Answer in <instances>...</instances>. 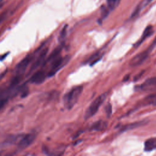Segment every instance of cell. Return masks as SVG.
<instances>
[{
	"label": "cell",
	"instance_id": "4fadbf2b",
	"mask_svg": "<svg viewBox=\"0 0 156 156\" xmlns=\"http://www.w3.org/2000/svg\"><path fill=\"white\" fill-rule=\"evenodd\" d=\"M156 149V137H152L147 139L144 142V150L146 152H151Z\"/></svg>",
	"mask_w": 156,
	"mask_h": 156
},
{
	"label": "cell",
	"instance_id": "277c9868",
	"mask_svg": "<svg viewBox=\"0 0 156 156\" xmlns=\"http://www.w3.org/2000/svg\"><path fill=\"white\" fill-rule=\"evenodd\" d=\"M150 52H151L147 49L146 50L137 54L130 60L129 66L130 67H135L141 65L147 59Z\"/></svg>",
	"mask_w": 156,
	"mask_h": 156
},
{
	"label": "cell",
	"instance_id": "cb8c5ba5",
	"mask_svg": "<svg viewBox=\"0 0 156 156\" xmlns=\"http://www.w3.org/2000/svg\"><path fill=\"white\" fill-rule=\"evenodd\" d=\"M7 101V99H0V110L2 108V107L5 105Z\"/></svg>",
	"mask_w": 156,
	"mask_h": 156
},
{
	"label": "cell",
	"instance_id": "ac0fdd59",
	"mask_svg": "<svg viewBox=\"0 0 156 156\" xmlns=\"http://www.w3.org/2000/svg\"><path fill=\"white\" fill-rule=\"evenodd\" d=\"M109 10H113L116 5L118 0H106Z\"/></svg>",
	"mask_w": 156,
	"mask_h": 156
},
{
	"label": "cell",
	"instance_id": "52a82bcc",
	"mask_svg": "<svg viewBox=\"0 0 156 156\" xmlns=\"http://www.w3.org/2000/svg\"><path fill=\"white\" fill-rule=\"evenodd\" d=\"M48 52V48H45L41 50V51L40 52L38 56L37 57L36 60L34 61L33 64L32 65V66L30 68V71H29L30 73L32 72L35 69H37L38 67H39L41 65L44 63V62L46 60V57Z\"/></svg>",
	"mask_w": 156,
	"mask_h": 156
},
{
	"label": "cell",
	"instance_id": "7402d4cb",
	"mask_svg": "<svg viewBox=\"0 0 156 156\" xmlns=\"http://www.w3.org/2000/svg\"><path fill=\"white\" fill-rule=\"evenodd\" d=\"M7 11H4L0 15V24H1L4 21V20L7 18Z\"/></svg>",
	"mask_w": 156,
	"mask_h": 156
},
{
	"label": "cell",
	"instance_id": "8992f818",
	"mask_svg": "<svg viewBox=\"0 0 156 156\" xmlns=\"http://www.w3.org/2000/svg\"><path fill=\"white\" fill-rule=\"evenodd\" d=\"M35 137V135L34 133H28L23 135L21 138L17 143L18 148L20 150H23L28 147L34 143Z\"/></svg>",
	"mask_w": 156,
	"mask_h": 156
},
{
	"label": "cell",
	"instance_id": "d6986e66",
	"mask_svg": "<svg viewBox=\"0 0 156 156\" xmlns=\"http://www.w3.org/2000/svg\"><path fill=\"white\" fill-rule=\"evenodd\" d=\"M101 11V16L103 18H106L109 13L108 8H107L106 7H104V6H102Z\"/></svg>",
	"mask_w": 156,
	"mask_h": 156
},
{
	"label": "cell",
	"instance_id": "8fae6325",
	"mask_svg": "<svg viewBox=\"0 0 156 156\" xmlns=\"http://www.w3.org/2000/svg\"><path fill=\"white\" fill-rule=\"evenodd\" d=\"M108 123L104 120H99L94 122L90 127L89 130L90 131H103L107 129Z\"/></svg>",
	"mask_w": 156,
	"mask_h": 156
},
{
	"label": "cell",
	"instance_id": "ba28073f",
	"mask_svg": "<svg viewBox=\"0 0 156 156\" xmlns=\"http://www.w3.org/2000/svg\"><path fill=\"white\" fill-rule=\"evenodd\" d=\"M148 121L147 120H143V121H136V122H133L132 123L127 124L125 125H123L121 126L119 131L120 132H124L127 130H130L132 129H134L138 127H140L141 126H143L147 124Z\"/></svg>",
	"mask_w": 156,
	"mask_h": 156
},
{
	"label": "cell",
	"instance_id": "9c48e42d",
	"mask_svg": "<svg viewBox=\"0 0 156 156\" xmlns=\"http://www.w3.org/2000/svg\"><path fill=\"white\" fill-rule=\"evenodd\" d=\"M46 76L47 75L44 71L39 70L34 73V74L30 79V81L33 83L40 84L43 83L45 80Z\"/></svg>",
	"mask_w": 156,
	"mask_h": 156
},
{
	"label": "cell",
	"instance_id": "9a60e30c",
	"mask_svg": "<svg viewBox=\"0 0 156 156\" xmlns=\"http://www.w3.org/2000/svg\"><path fill=\"white\" fill-rule=\"evenodd\" d=\"M102 55H103V54L100 51H98L94 54H93L91 57H90L87 60V62L90 63V65L92 66L94 64H95L96 62L99 61L101 59Z\"/></svg>",
	"mask_w": 156,
	"mask_h": 156
},
{
	"label": "cell",
	"instance_id": "7c38bea8",
	"mask_svg": "<svg viewBox=\"0 0 156 156\" xmlns=\"http://www.w3.org/2000/svg\"><path fill=\"white\" fill-rule=\"evenodd\" d=\"M155 86H156V76L149 78L147 80H146V81L143 84L138 86V90H149L150 88H152Z\"/></svg>",
	"mask_w": 156,
	"mask_h": 156
},
{
	"label": "cell",
	"instance_id": "e0dca14e",
	"mask_svg": "<svg viewBox=\"0 0 156 156\" xmlns=\"http://www.w3.org/2000/svg\"><path fill=\"white\" fill-rule=\"evenodd\" d=\"M28 92H29V89L26 85H23L20 87L18 88V93H20L21 94V96L22 97L26 96L28 94Z\"/></svg>",
	"mask_w": 156,
	"mask_h": 156
},
{
	"label": "cell",
	"instance_id": "6da1fadb",
	"mask_svg": "<svg viewBox=\"0 0 156 156\" xmlns=\"http://www.w3.org/2000/svg\"><path fill=\"white\" fill-rule=\"evenodd\" d=\"M83 91V86L79 85L71 88L63 96V104L66 108H72L79 100Z\"/></svg>",
	"mask_w": 156,
	"mask_h": 156
},
{
	"label": "cell",
	"instance_id": "2e32d148",
	"mask_svg": "<svg viewBox=\"0 0 156 156\" xmlns=\"http://www.w3.org/2000/svg\"><path fill=\"white\" fill-rule=\"evenodd\" d=\"M144 6H145V5H144V4L143 1L141 2H140V3L135 7V9H134V10H133V12L132 13L131 16H130V18H135L136 16H137L138 15V14L140 13L141 10L142 9V8H143V7H144Z\"/></svg>",
	"mask_w": 156,
	"mask_h": 156
},
{
	"label": "cell",
	"instance_id": "30bf717a",
	"mask_svg": "<svg viewBox=\"0 0 156 156\" xmlns=\"http://www.w3.org/2000/svg\"><path fill=\"white\" fill-rule=\"evenodd\" d=\"M152 33H153V27L152 26H151V25L147 26L145 28V29H144V32H143V33L140 39L135 44H134L133 47L135 48L138 47L147 37H150L152 35Z\"/></svg>",
	"mask_w": 156,
	"mask_h": 156
},
{
	"label": "cell",
	"instance_id": "5bb4252c",
	"mask_svg": "<svg viewBox=\"0 0 156 156\" xmlns=\"http://www.w3.org/2000/svg\"><path fill=\"white\" fill-rule=\"evenodd\" d=\"M62 49V46H59L58 47H57L49 55V56L48 57L47 59H46V60L44 61L43 64H46L48 62H51L52 60H54L55 58H56L57 57H58L59 56V54L61 52Z\"/></svg>",
	"mask_w": 156,
	"mask_h": 156
},
{
	"label": "cell",
	"instance_id": "ffe728a7",
	"mask_svg": "<svg viewBox=\"0 0 156 156\" xmlns=\"http://www.w3.org/2000/svg\"><path fill=\"white\" fill-rule=\"evenodd\" d=\"M105 111L108 116H110L112 112V108L110 104H107L105 107Z\"/></svg>",
	"mask_w": 156,
	"mask_h": 156
},
{
	"label": "cell",
	"instance_id": "7a4b0ae2",
	"mask_svg": "<svg viewBox=\"0 0 156 156\" xmlns=\"http://www.w3.org/2000/svg\"><path fill=\"white\" fill-rule=\"evenodd\" d=\"M107 96V93H102V94L98 96L88 106V107L85 110V114H84V119L85 120L88 119L89 118H91L93 115H94L96 112H98L99 108L100 106L102 104L105 99H106V97Z\"/></svg>",
	"mask_w": 156,
	"mask_h": 156
},
{
	"label": "cell",
	"instance_id": "3957f363",
	"mask_svg": "<svg viewBox=\"0 0 156 156\" xmlns=\"http://www.w3.org/2000/svg\"><path fill=\"white\" fill-rule=\"evenodd\" d=\"M70 57L69 56H65L62 57L61 56H58L54 60L51 62V68L49 71L47 76L52 77L55 74V73L60 70L62 67H63L69 60Z\"/></svg>",
	"mask_w": 156,
	"mask_h": 156
},
{
	"label": "cell",
	"instance_id": "603a6c76",
	"mask_svg": "<svg viewBox=\"0 0 156 156\" xmlns=\"http://www.w3.org/2000/svg\"><path fill=\"white\" fill-rule=\"evenodd\" d=\"M155 46H156V37H155V38L154 39L153 41L152 42V43H151V44L150 45V46L147 48V49H148L150 52H151V51L153 50V49H154Z\"/></svg>",
	"mask_w": 156,
	"mask_h": 156
},
{
	"label": "cell",
	"instance_id": "5b68a950",
	"mask_svg": "<svg viewBox=\"0 0 156 156\" xmlns=\"http://www.w3.org/2000/svg\"><path fill=\"white\" fill-rule=\"evenodd\" d=\"M32 59V57L30 55H29L22 59L15 66V75L22 76L23 74L25 72L26 69L28 67Z\"/></svg>",
	"mask_w": 156,
	"mask_h": 156
},
{
	"label": "cell",
	"instance_id": "44dd1931",
	"mask_svg": "<svg viewBox=\"0 0 156 156\" xmlns=\"http://www.w3.org/2000/svg\"><path fill=\"white\" fill-rule=\"evenodd\" d=\"M66 29H67V26H65V27L62 29V31L60 32V37H59V39L60 40H63L65 36H66Z\"/></svg>",
	"mask_w": 156,
	"mask_h": 156
}]
</instances>
